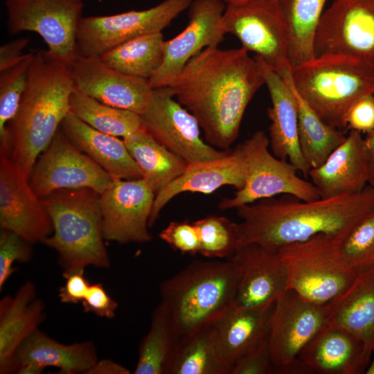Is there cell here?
<instances>
[{
	"label": "cell",
	"mask_w": 374,
	"mask_h": 374,
	"mask_svg": "<svg viewBox=\"0 0 374 374\" xmlns=\"http://www.w3.org/2000/svg\"><path fill=\"white\" fill-rule=\"evenodd\" d=\"M159 237L172 249L182 253L195 255L199 252V238L196 227L187 220L170 222Z\"/></svg>",
	"instance_id": "cell-41"
},
{
	"label": "cell",
	"mask_w": 374,
	"mask_h": 374,
	"mask_svg": "<svg viewBox=\"0 0 374 374\" xmlns=\"http://www.w3.org/2000/svg\"><path fill=\"white\" fill-rule=\"evenodd\" d=\"M176 342L170 319L163 303L153 310L148 332L139 349L134 374H166Z\"/></svg>",
	"instance_id": "cell-36"
},
{
	"label": "cell",
	"mask_w": 374,
	"mask_h": 374,
	"mask_svg": "<svg viewBox=\"0 0 374 374\" xmlns=\"http://www.w3.org/2000/svg\"><path fill=\"white\" fill-rule=\"evenodd\" d=\"M291 66L280 75L290 84L298 109V133L301 151L311 168L322 165L328 156L346 139L341 130L326 123L294 87Z\"/></svg>",
	"instance_id": "cell-31"
},
{
	"label": "cell",
	"mask_w": 374,
	"mask_h": 374,
	"mask_svg": "<svg viewBox=\"0 0 374 374\" xmlns=\"http://www.w3.org/2000/svg\"><path fill=\"white\" fill-rule=\"evenodd\" d=\"M199 238V252L208 258L231 259L239 249V226L226 217L208 215L193 222Z\"/></svg>",
	"instance_id": "cell-38"
},
{
	"label": "cell",
	"mask_w": 374,
	"mask_h": 374,
	"mask_svg": "<svg viewBox=\"0 0 374 374\" xmlns=\"http://www.w3.org/2000/svg\"><path fill=\"white\" fill-rule=\"evenodd\" d=\"M325 326L343 329L363 342L368 353L374 346V266L359 272L351 285L328 303Z\"/></svg>",
	"instance_id": "cell-26"
},
{
	"label": "cell",
	"mask_w": 374,
	"mask_h": 374,
	"mask_svg": "<svg viewBox=\"0 0 374 374\" xmlns=\"http://www.w3.org/2000/svg\"><path fill=\"white\" fill-rule=\"evenodd\" d=\"M275 373L268 337L249 349L234 363L230 374Z\"/></svg>",
	"instance_id": "cell-42"
},
{
	"label": "cell",
	"mask_w": 374,
	"mask_h": 374,
	"mask_svg": "<svg viewBox=\"0 0 374 374\" xmlns=\"http://www.w3.org/2000/svg\"><path fill=\"white\" fill-rule=\"evenodd\" d=\"M20 365L32 364L42 369L54 367L64 374H85L98 359L91 341L64 344L37 329L17 351Z\"/></svg>",
	"instance_id": "cell-29"
},
{
	"label": "cell",
	"mask_w": 374,
	"mask_h": 374,
	"mask_svg": "<svg viewBox=\"0 0 374 374\" xmlns=\"http://www.w3.org/2000/svg\"><path fill=\"white\" fill-rule=\"evenodd\" d=\"M368 158L365 138L351 130L320 166L309 172L321 198L357 193L367 185Z\"/></svg>",
	"instance_id": "cell-24"
},
{
	"label": "cell",
	"mask_w": 374,
	"mask_h": 374,
	"mask_svg": "<svg viewBox=\"0 0 374 374\" xmlns=\"http://www.w3.org/2000/svg\"><path fill=\"white\" fill-rule=\"evenodd\" d=\"M240 146L247 166L246 180L233 197L219 203L221 210L236 208L280 194L305 201L320 198L316 186L299 177L294 165L269 152V137L264 132L256 131Z\"/></svg>",
	"instance_id": "cell-9"
},
{
	"label": "cell",
	"mask_w": 374,
	"mask_h": 374,
	"mask_svg": "<svg viewBox=\"0 0 374 374\" xmlns=\"http://www.w3.org/2000/svg\"><path fill=\"white\" fill-rule=\"evenodd\" d=\"M238 216L239 248L257 244L272 251L284 245L305 241L325 233L343 240L363 218L374 211V188L367 185L362 191L301 200L285 195L240 206Z\"/></svg>",
	"instance_id": "cell-2"
},
{
	"label": "cell",
	"mask_w": 374,
	"mask_h": 374,
	"mask_svg": "<svg viewBox=\"0 0 374 374\" xmlns=\"http://www.w3.org/2000/svg\"><path fill=\"white\" fill-rule=\"evenodd\" d=\"M114 179L76 148L60 127L37 158L29 182L35 194L43 198L61 189L88 188L100 194Z\"/></svg>",
	"instance_id": "cell-14"
},
{
	"label": "cell",
	"mask_w": 374,
	"mask_h": 374,
	"mask_svg": "<svg viewBox=\"0 0 374 374\" xmlns=\"http://www.w3.org/2000/svg\"><path fill=\"white\" fill-rule=\"evenodd\" d=\"M273 307H233L212 326L219 356L231 368L240 357L268 337Z\"/></svg>",
	"instance_id": "cell-28"
},
{
	"label": "cell",
	"mask_w": 374,
	"mask_h": 374,
	"mask_svg": "<svg viewBox=\"0 0 374 374\" xmlns=\"http://www.w3.org/2000/svg\"><path fill=\"white\" fill-rule=\"evenodd\" d=\"M340 252L344 262L357 273L374 266V211L341 241Z\"/></svg>",
	"instance_id": "cell-39"
},
{
	"label": "cell",
	"mask_w": 374,
	"mask_h": 374,
	"mask_svg": "<svg viewBox=\"0 0 374 374\" xmlns=\"http://www.w3.org/2000/svg\"><path fill=\"white\" fill-rule=\"evenodd\" d=\"M265 84L259 61L242 47H207L193 56L168 86L197 119L211 146L229 150L244 112Z\"/></svg>",
	"instance_id": "cell-1"
},
{
	"label": "cell",
	"mask_w": 374,
	"mask_h": 374,
	"mask_svg": "<svg viewBox=\"0 0 374 374\" xmlns=\"http://www.w3.org/2000/svg\"><path fill=\"white\" fill-rule=\"evenodd\" d=\"M81 303L85 312L107 319H113L118 307V303L106 292L101 283L90 285Z\"/></svg>",
	"instance_id": "cell-43"
},
{
	"label": "cell",
	"mask_w": 374,
	"mask_h": 374,
	"mask_svg": "<svg viewBox=\"0 0 374 374\" xmlns=\"http://www.w3.org/2000/svg\"><path fill=\"white\" fill-rule=\"evenodd\" d=\"M29 43L28 38H17L3 44L0 47V71H3L20 61L26 53L24 50Z\"/></svg>",
	"instance_id": "cell-46"
},
{
	"label": "cell",
	"mask_w": 374,
	"mask_h": 374,
	"mask_svg": "<svg viewBox=\"0 0 374 374\" xmlns=\"http://www.w3.org/2000/svg\"><path fill=\"white\" fill-rule=\"evenodd\" d=\"M142 172V178L155 195L181 175L188 163L172 152L145 130L123 138Z\"/></svg>",
	"instance_id": "cell-30"
},
{
	"label": "cell",
	"mask_w": 374,
	"mask_h": 374,
	"mask_svg": "<svg viewBox=\"0 0 374 374\" xmlns=\"http://www.w3.org/2000/svg\"><path fill=\"white\" fill-rule=\"evenodd\" d=\"M292 84L328 125L343 130L352 105L374 94V69L348 55L326 54L291 66Z\"/></svg>",
	"instance_id": "cell-6"
},
{
	"label": "cell",
	"mask_w": 374,
	"mask_h": 374,
	"mask_svg": "<svg viewBox=\"0 0 374 374\" xmlns=\"http://www.w3.org/2000/svg\"><path fill=\"white\" fill-rule=\"evenodd\" d=\"M373 352H374V346H373Z\"/></svg>",
	"instance_id": "cell-51"
},
{
	"label": "cell",
	"mask_w": 374,
	"mask_h": 374,
	"mask_svg": "<svg viewBox=\"0 0 374 374\" xmlns=\"http://www.w3.org/2000/svg\"><path fill=\"white\" fill-rule=\"evenodd\" d=\"M126 367L109 359H98L85 374H130Z\"/></svg>",
	"instance_id": "cell-47"
},
{
	"label": "cell",
	"mask_w": 374,
	"mask_h": 374,
	"mask_svg": "<svg viewBox=\"0 0 374 374\" xmlns=\"http://www.w3.org/2000/svg\"><path fill=\"white\" fill-rule=\"evenodd\" d=\"M290 33V66L314 57L316 30L326 0H278Z\"/></svg>",
	"instance_id": "cell-33"
},
{
	"label": "cell",
	"mask_w": 374,
	"mask_h": 374,
	"mask_svg": "<svg viewBox=\"0 0 374 374\" xmlns=\"http://www.w3.org/2000/svg\"><path fill=\"white\" fill-rule=\"evenodd\" d=\"M247 1H250V0H224V1L226 3H240V2Z\"/></svg>",
	"instance_id": "cell-50"
},
{
	"label": "cell",
	"mask_w": 374,
	"mask_h": 374,
	"mask_svg": "<svg viewBox=\"0 0 374 374\" xmlns=\"http://www.w3.org/2000/svg\"><path fill=\"white\" fill-rule=\"evenodd\" d=\"M255 57L262 66L271 101L268 116L271 121L269 142L272 154L280 159L288 160L298 171L308 177L311 168L299 145L297 103L292 88L260 57Z\"/></svg>",
	"instance_id": "cell-23"
},
{
	"label": "cell",
	"mask_w": 374,
	"mask_h": 374,
	"mask_svg": "<svg viewBox=\"0 0 374 374\" xmlns=\"http://www.w3.org/2000/svg\"><path fill=\"white\" fill-rule=\"evenodd\" d=\"M70 112L95 130L117 137H125L145 130L139 114L116 108L74 89Z\"/></svg>",
	"instance_id": "cell-34"
},
{
	"label": "cell",
	"mask_w": 374,
	"mask_h": 374,
	"mask_svg": "<svg viewBox=\"0 0 374 374\" xmlns=\"http://www.w3.org/2000/svg\"><path fill=\"white\" fill-rule=\"evenodd\" d=\"M71 63L49 51L33 54L18 111L7 126L5 155L29 179L35 163L70 112Z\"/></svg>",
	"instance_id": "cell-3"
},
{
	"label": "cell",
	"mask_w": 374,
	"mask_h": 374,
	"mask_svg": "<svg viewBox=\"0 0 374 374\" xmlns=\"http://www.w3.org/2000/svg\"><path fill=\"white\" fill-rule=\"evenodd\" d=\"M341 240L317 234L280 247L278 253L287 274V287L303 299L325 305L344 292L357 272L344 260Z\"/></svg>",
	"instance_id": "cell-7"
},
{
	"label": "cell",
	"mask_w": 374,
	"mask_h": 374,
	"mask_svg": "<svg viewBox=\"0 0 374 374\" xmlns=\"http://www.w3.org/2000/svg\"><path fill=\"white\" fill-rule=\"evenodd\" d=\"M169 87L154 89L152 101L140 115L145 130L188 164L223 157L230 150L204 143L196 118L178 101Z\"/></svg>",
	"instance_id": "cell-15"
},
{
	"label": "cell",
	"mask_w": 374,
	"mask_h": 374,
	"mask_svg": "<svg viewBox=\"0 0 374 374\" xmlns=\"http://www.w3.org/2000/svg\"><path fill=\"white\" fill-rule=\"evenodd\" d=\"M60 128L76 148L114 179L142 178L141 170L123 139L95 130L71 112Z\"/></svg>",
	"instance_id": "cell-27"
},
{
	"label": "cell",
	"mask_w": 374,
	"mask_h": 374,
	"mask_svg": "<svg viewBox=\"0 0 374 374\" xmlns=\"http://www.w3.org/2000/svg\"><path fill=\"white\" fill-rule=\"evenodd\" d=\"M231 259L241 271L233 308H270L288 290L286 268L277 251L249 244Z\"/></svg>",
	"instance_id": "cell-20"
},
{
	"label": "cell",
	"mask_w": 374,
	"mask_h": 374,
	"mask_svg": "<svg viewBox=\"0 0 374 374\" xmlns=\"http://www.w3.org/2000/svg\"><path fill=\"white\" fill-rule=\"evenodd\" d=\"M45 318V304L30 280L24 283L14 295H6L0 300L1 374L17 373L20 367L17 350Z\"/></svg>",
	"instance_id": "cell-21"
},
{
	"label": "cell",
	"mask_w": 374,
	"mask_h": 374,
	"mask_svg": "<svg viewBox=\"0 0 374 374\" xmlns=\"http://www.w3.org/2000/svg\"><path fill=\"white\" fill-rule=\"evenodd\" d=\"M371 355L362 341L350 332L323 326L299 355L301 361L319 374H362Z\"/></svg>",
	"instance_id": "cell-25"
},
{
	"label": "cell",
	"mask_w": 374,
	"mask_h": 374,
	"mask_svg": "<svg viewBox=\"0 0 374 374\" xmlns=\"http://www.w3.org/2000/svg\"><path fill=\"white\" fill-rule=\"evenodd\" d=\"M368 158V184L374 188V130L367 134L365 138Z\"/></svg>",
	"instance_id": "cell-48"
},
{
	"label": "cell",
	"mask_w": 374,
	"mask_h": 374,
	"mask_svg": "<svg viewBox=\"0 0 374 374\" xmlns=\"http://www.w3.org/2000/svg\"><path fill=\"white\" fill-rule=\"evenodd\" d=\"M218 26L279 75L290 67L289 28L278 0L226 3Z\"/></svg>",
	"instance_id": "cell-8"
},
{
	"label": "cell",
	"mask_w": 374,
	"mask_h": 374,
	"mask_svg": "<svg viewBox=\"0 0 374 374\" xmlns=\"http://www.w3.org/2000/svg\"><path fill=\"white\" fill-rule=\"evenodd\" d=\"M192 0H163L141 10L83 17L77 33L80 55L100 56L115 46L133 38L162 32Z\"/></svg>",
	"instance_id": "cell-12"
},
{
	"label": "cell",
	"mask_w": 374,
	"mask_h": 374,
	"mask_svg": "<svg viewBox=\"0 0 374 374\" xmlns=\"http://www.w3.org/2000/svg\"><path fill=\"white\" fill-rule=\"evenodd\" d=\"M8 32L37 33L48 51L72 63L80 53L77 33L83 0H6Z\"/></svg>",
	"instance_id": "cell-11"
},
{
	"label": "cell",
	"mask_w": 374,
	"mask_h": 374,
	"mask_svg": "<svg viewBox=\"0 0 374 374\" xmlns=\"http://www.w3.org/2000/svg\"><path fill=\"white\" fill-rule=\"evenodd\" d=\"M0 227L32 244L53 231L51 217L29 179L6 156L0 154Z\"/></svg>",
	"instance_id": "cell-18"
},
{
	"label": "cell",
	"mask_w": 374,
	"mask_h": 374,
	"mask_svg": "<svg viewBox=\"0 0 374 374\" xmlns=\"http://www.w3.org/2000/svg\"><path fill=\"white\" fill-rule=\"evenodd\" d=\"M64 285L58 289V298L65 304H78L86 296L91 283L84 276V269L74 271L66 277Z\"/></svg>",
	"instance_id": "cell-45"
},
{
	"label": "cell",
	"mask_w": 374,
	"mask_h": 374,
	"mask_svg": "<svg viewBox=\"0 0 374 374\" xmlns=\"http://www.w3.org/2000/svg\"><path fill=\"white\" fill-rule=\"evenodd\" d=\"M154 198L155 194L143 178L114 179L100 194L105 240L120 244L151 241L148 221Z\"/></svg>",
	"instance_id": "cell-16"
},
{
	"label": "cell",
	"mask_w": 374,
	"mask_h": 374,
	"mask_svg": "<svg viewBox=\"0 0 374 374\" xmlns=\"http://www.w3.org/2000/svg\"><path fill=\"white\" fill-rule=\"evenodd\" d=\"M33 244L17 233L1 229L0 232V290L15 271L14 263L28 262L33 257Z\"/></svg>",
	"instance_id": "cell-40"
},
{
	"label": "cell",
	"mask_w": 374,
	"mask_h": 374,
	"mask_svg": "<svg viewBox=\"0 0 374 374\" xmlns=\"http://www.w3.org/2000/svg\"><path fill=\"white\" fill-rule=\"evenodd\" d=\"M165 41L162 32L147 34L125 42L99 57L119 72L149 80L162 64Z\"/></svg>",
	"instance_id": "cell-32"
},
{
	"label": "cell",
	"mask_w": 374,
	"mask_h": 374,
	"mask_svg": "<svg viewBox=\"0 0 374 374\" xmlns=\"http://www.w3.org/2000/svg\"><path fill=\"white\" fill-rule=\"evenodd\" d=\"M366 374H374V359L371 362L370 364L367 366L366 371Z\"/></svg>",
	"instance_id": "cell-49"
},
{
	"label": "cell",
	"mask_w": 374,
	"mask_h": 374,
	"mask_svg": "<svg viewBox=\"0 0 374 374\" xmlns=\"http://www.w3.org/2000/svg\"><path fill=\"white\" fill-rule=\"evenodd\" d=\"M231 371L219 356L210 326L175 347L166 374H230Z\"/></svg>",
	"instance_id": "cell-35"
},
{
	"label": "cell",
	"mask_w": 374,
	"mask_h": 374,
	"mask_svg": "<svg viewBox=\"0 0 374 374\" xmlns=\"http://www.w3.org/2000/svg\"><path fill=\"white\" fill-rule=\"evenodd\" d=\"M240 275L231 259L199 260L160 284L176 346L212 326L233 308Z\"/></svg>",
	"instance_id": "cell-4"
},
{
	"label": "cell",
	"mask_w": 374,
	"mask_h": 374,
	"mask_svg": "<svg viewBox=\"0 0 374 374\" xmlns=\"http://www.w3.org/2000/svg\"><path fill=\"white\" fill-rule=\"evenodd\" d=\"M328 313V303H310L290 289L278 298L272 309L268 334L275 373H312L299 355L325 325Z\"/></svg>",
	"instance_id": "cell-10"
},
{
	"label": "cell",
	"mask_w": 374,
	"mask_h": 374,
	"mask_svg": "<svg viewBox=\"0 0 374 374\" xmlns=\"http://www.w3.org/2000/svg\"><path fill=\"white\" fill-rule=\"evenodd\" d=\"M346 125L351 130L366 134L374 130V94L363 96L352 105Z\"/></svg>",
	"instance_id": "cell-44"
},
{
	"label": "cell",
	"mask_w": 374,
	"mask_h": 374,
	"mask_svg": "<svg viewBox=\"0 0 374 374\" xmlns=\"http://www.w3.org/2000/svg\"><path fill=\"white\" fill-rule=\"evenodd\" d=\"M247 166L240 144L226 156L189 163L184 172L156 195L148 221L152 226L161 209L174 197L185 192L210 194L229 185L240 189L244 184Z\"/></svg>",
	"instance_id": "cell-22"
},
{
	"label": "cell",
	"mask_w": 374,
	"mask_h": 374,
	"mask_svg": "<svg viewBox=\"0 0 374 374\" xmlns=\"http://www.w3.org/2000/svg\"><path fill=\"white\" fill-rule=\"evenodd\" d=\"M226 5L224 0H192L187 26L165 41L162 64L149 80L153 89L168 87L193 56L205 48L218 46L224 35L218 25Z\"/></svg>",
	"instance_id": "cell-17"
},
{
	"label": "cell",
	"mask_w": 374,
	"mask_h": 374,
	"mask_svg": "<svg viewBox=\"0 0 374 374\" xmlns=\"http://www.w3.org/2000/svg\"><path fill=\"white\" fill-rule=\"evenodd\" d=\"M313 49L314 57L348 55L374 69V0H334L321 17Z\"/></svg>",
	"instance_id": "cell-13"
},
{
	"label": "cell",
	"mask_w": 374,
	"mask_h": 374,
	"mask_svg": "<svg viewBox=\"0 0 374 374\" xmlns=\"http://www.w3.org/2000/svg\"><path fill=\"white\" fill-rule=\"evenodd\" d=\"M71 71L75 90L108 105L141 115L152 101L148 80L119 72L99 56H78Z\"/></svg>",
	"instance_id": "cell-19"
},
{
	"label": "cell",
	"mask_w": 374,
	"mask_h": 374,
	"mask_svg": "<svg viewBox=\"0 0 374 374\" xmlns=\"http://www.w3.org/2000/svg\"><path fill=\"white\" fill-rule=\"evenodd\" d=\"M33 54L26 53L17 64L0 71V154H5L7 150V126L18 111Z\"/></svg>",
	"instance_id": "cell-37"
},
{
	"label": "cell",
	"mask_w": 374,
	"mask_h": 374,
	"mask_svg": "<svg viewBox=\"0 0 374 374\" xmlns=\"http://www.w3.org/2000/svg\"><path fill=\"white\" fill-rule=\"evenodd\" d=\"M41 199L53 226L42 243L56 251L62 276L89 266L108 269L100 194L88 188L61 189Z\"/></svg>",
	"instance_id": "cell-5"
}]
</instances>
